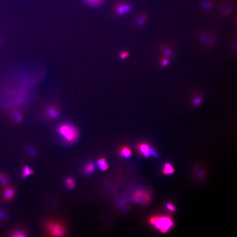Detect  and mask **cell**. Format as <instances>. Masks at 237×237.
Masks as SVG:
<instances>
[{"instance_id": "obj_1", "label": "cell", "mask_w": 237, "mask_h": 237, "mask_svg": "<svg viewBox=\"0 0 237 237\" xmlns=\"http://www.w3.org/2000/svg\"><path fill=\"white\" fill-rule=\"evenodd\" d=\"M150 222L163 233H166L174 225L171 218L165 216L153 217Z\"/></svg>"}, {"instance_id": "obj_2", "label": "cell", "mask_w": 237, "mask_h": 237, "mask_svg": "<svg viewBox=\"0 0 237 237\" xmlns=\"http://www.w3.org/2000/svg\"><path fill=\"white\" fill-rule=\"evenodd\" d=\"M58 131L66 141L69 142H73L78 138V131L72 125L63 124L58 127Z\"/></svg>"}, {"instance_id": "obj_3", "label": "cell", "mask_w": 237, "mask_h": 237, "mask_svg": "<svg viewBox=\"0 0 237 237\" xmlns=\"http://www.w3.org/2000/svg\"><path fill=\"white\" fill-rule=\"evenodd\" d=\"M46 228L51 236L62 237L65 234V231L64 227L57 222H48L46 224Z\"/></svg>"}, {"instance_id": "obj_4", "label": "cell", "mask_w": 237, "mask_h": 237, "mask_svg": "<svg viewBox=\"0 0 237 237\" xmlns=\"http://www.w3.org/2000/svg\"><path fill=\"white\" fill-rule=\"evenodd\" d=\"M132 198L134 201L142 204H146L150 199V196L146 192L138 190L134 192L132 196Z\"/></svg>"}, {"instance_id": "obj_5", "label": "cell", "mask_w": 237, "mask_h": 237, "mask_svg": "<svg viewBox=\"0 0 237 237\" xmlns=\"http://www.w3.org/2000/svg\"><path fill=\"white\" fill-rule=\"evenodd\" d=\"M139 150L144 156L148 157L149 156H157V154L151 147L148 144L143 143L139 146Z\"/></svg>"}, {"instance_id": "obj_6", "label": "cell", "mask_w": 237, "mask_h": 237, "mask_svg": "<svg viewBox=\"0 0 237 237\" xmlns=\"http://www.w3.org/2000/svg\"><path fill=\"white\" fill-rule=\"evenodd\" d=\"M132 9V7L128 4H120L116 6L115 9L118 15H123L129 12Z\"/></svg>"}, {"instance_id": "obj_7", "label": "cell", "mask_w": 237, "mask_h": 237, "mask_svg": "<svg viewBox=\"0 0 237 237\" xmlns=\"http://www.w3.org/2000/svg\"><path fill=\"white\" fill-rule=\"evenodd\" d=\"M14 190L10 187H6L3 191V198L5 200L12 199L14 196Z\"/></svg>"}, {"instance_id": "obj_8", "label": "cell", "mask_w": 237, "mask_h": 237, "mask_svg": "<svg viewBox=\"0 0 237 237\" xmlns=\"http://www.w3.org/2000/svg\"><path fill=\"white\" fill-rule=\"evenodd\" d=\"M86 5L93 8H97L103 4L105 0H82Z\"/></svg>"}, {"instance_id": "obj_9", "label": "cell", "mask_w": 237, "mask_h": 237, "mask_svg": "<svg viewBox=\"0 0 237 237\" xmlns=\"http://www.w3.org/2000/svg\"><path fill=\"white\" fill-rule=\"evenodd\" d=\"M174 172V169L171 164L166 163L164 165L163 170V173L165 175L173 174Z\"/></svg>"}, {"instance_id": "obj_10", "label": "cell", "mask_w": 237, "mask_h": 237, "mask_svg": "<svg viewBox=\"0 0 237 237\" xmlns=\"http://www.w3.org/2000/svg\"><path fill=\"white\" fill-rule=\"evenodd\" d=\"M120 154L122 156L124 157L125 158H129L131 156L132 152L129 148L125 146L121 148Z\"/></svg>"}, {"instance_id": "obj_11", "label": "cell", "mask_w": 237, "mask_h": 237, "mask_svg": "<svg viewBox=\"0 0 237 237\" xmlns=\"http://www.w3.org/2000/svg\"><path fill=\"white\" fill-rule=\"evenodd\" d=\"M98 164L99 168L102 170L105 171L108 168V165L106 162V161L104 158H102L99 159V160L98 162Z\"/></svg>"}, {"instance_id": "obj_12", "label": "cell", "mask_w": 237, "mask_h": 237, "mask_svg": "<svg viewBox=\"0 0 237 237\" xmlns=\"http://www.w3.org/2000/svg\"><path fill=\"white\" fill-rule=\"evenodd\" d=\"M47 113L49 116L52 118L57 117L58 115V111L53 108H51L48 109L47 111Z\"/></svg>"}, {"instance_id": "obj_13", "label": "cell", "mask_w": 237, "mask_h": 237, "mask_svg": "<svg viewBox=\"0 0 237 237\" xmlns=\"http://www.w3.org/2000/svg\"><path fill=\"white\" fill-rule=\"evenodd\" d=\"M95 166L92 163H90L88 164L85 167V170L87 174H91L93 173V171L94 170Z\"/></svg>"}, {"instance_id": "obj_14", "label": "cell", "mask_w": 237, "mask_h": 237, "mask_svg": "<svg viewBox=\"0 0 237 237\" xmlns=\"http://www.w3.org/2000/svg\"><path fill=\"white\" fill-rule=\"evenodd\" d=\"M66 183L67 187L70 189H72L75 186V181L71 178L67 179L66 180Z\"/></svg>"}, {"instance_id": "obj_15", "label": "cell", "mask_w": 237, "mask_h": 237, "mask_svg": "<svg viewBox=\"0 0 237 237\" xmlns=\"http://www.w3.org/2000/svg\"><path fill=\"white\" fill-rule=\"evenodd\" d=\"M33 171L32 170H31L30 168L27 166H25L24 168V172L22 174V177H25L30 174H33Z\"/></svg>"}, {"instance_id": "obj_16", "label": "cell", "mask_w": 237, "mask_h": 237, "mask_svg": "<svg viewBox=\"0 0 237 237\" xmlns=\"http://www.w3.org/2000/svg\"><path fill=\"white\" fill-rule=\"evenodd\" d=\"M12 236L14 237H24L26 236V235L22 231H17L13 233Z\"/></svg>"}, {"instance_id": "obj_17", "label": "cell", "mask_w": 237, "mask_h": 237, "mask_svg": "<svg viewBox=\"0 0 237 237\" xmlns=\"http://www.w3.org/2000/svg\"><path fill=\"white\" fill-rule=\"evenodd\" d=\"M129 55V53L128 52H127V51H124V52H123L122 53H121L120 54V57L121 59H125V58H126L128 57Z\"/></svg>"}, {"instance_id": "obj_18", "label": "cell", "mask_w": 237, "mask_h": 237, "mask_svg": "<svg viewBox=\"0 0 237 237\" xmlns=\"http://www.w3.org/2000/svg\"><path fill=\"white\" fill-rule=\"evenodd\" d=\"M145 16H142L141 17L139 18H138L137 20V23L139 25H141L142 24H143V23L144 22V21H145Z\"/></svg>"}, {"instance_id": "obj_19", "label": "cell", "mask_w": 237, "mask_h": 237, "mask_svg": "<svg viewBox=\"0 0 237 237\" xmlns=\"http://www.w3.org/2000/svg\"><path fill=\"white\" fill-rule=\"evenodd\" d=\"M166 207L169 210H170L171 212H174L176 210V208L172 204L168 203L166 205Z\"/></svg>"}, {"instance_id": "obj_20", "label": "cell", "mask_w": 237, "mask_h": 237, "mask_svg": "<svg viewBox=\"0 0 237 237\" xmlns=\"http://www.w3.org/2000/svg\"><path fill=\"white\" fill-rule=\"evenodd\" d=\"M193 102L196 105H198L200 104V103L201 102V100L199 98H195V99H194Z\"/></svg>"}, {"instance_id": "obj_21", "label": "cell", "mask_w": 237, "mask_h": 237, "mask_svg": "<svg viewBox=\"0 0 237 237\" xmlns=\"http://www.w3.org/2000/svg\"><path fill=\"white\" fill-rule=\"evenodd\" d=\"M168 63H169V61H168V60L167 59H163V61H162V65L163 66H166L168 64Z\"/></svg>"}]
</instances>
